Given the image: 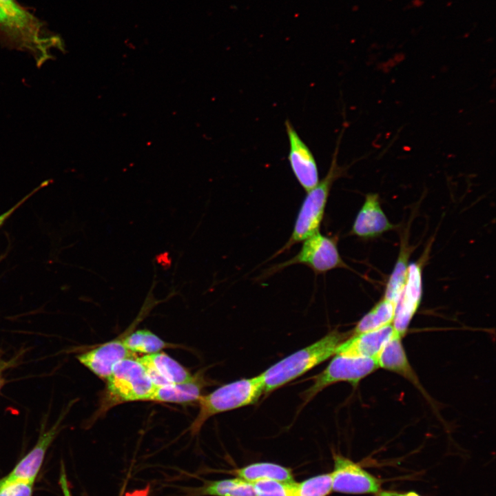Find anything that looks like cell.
Returning <instances> with one entry per match:
<instances>
[{
	"instance_id": "obj_1",
	"label": "cell",
	"mask_w": 496,
	"mask_h": 496,
	"mask_svg": "<svg viewBox=\"0 0 496 496\" xmlns=\"http://www.w3.org/2000/svg\"><path fill=\"white\" fill-rule=\"evenodd\" d=\"M350 333L338 329L275 363L260 374L263 393L269 394L335 355ZM351 336V335H350Z\"/></svg>"
},
{
	"instance_id": "obj_2",
	"label": "cell",
	"mask_w": 496,
	"mask_h": 496,
	"mask_svg": "<svg viewBox=\"0 0 496 496\" xmlns=\"http://www.w3.org/2000/svg\"><path fill=\"white\" fill-rule=\"evenodd\" d=\"M0 41L10 49L31 54L38 65L50 59L52 48L62 49L59 37L48 31L39 19H21L0 6Z\"/></svg>"
},
{
	"instance_id": "obj_3",
	"label": "cell",
	"mask_w": 496,
	"mask_h": 496,
	"mask_svg": "<svg viewBox=\"0 0 496 496\" xmlns=\"http://www.w3.org/2000/svg\"><path fill=\"white\" fill-rule=\"evenodd\" d=\"M341 135L338 137L327 175L316 186L307 192L298 214L291 236L274 256L320 231L332 185L346 172V168L339 166L337 161Z\"/></svg>"
},
{
	"instance_id": "obj_4",
	"label": "cell",
	"mask_w": 496,
	"mask_h": 496,
	"mask_svg": "<svg viewBox=\"0 0 496 496\" xmlns=\"http://www.w3.org/2000/svg\"><path fill=\"white\" fill-rule=\"evenodd\" d=\"M263 392L262 379L258 375L224 384L202 395L198 402L199 410L190 431L193 434L198 433L206 421L218 413L254 404Z\"/></svg>"
},
{
	"instance_id": "obj_5",
	"label": "cell",
	"mask_w": 496,
	"mask_h": 496,
	"mask_svg": "<svg viewBox=\"0 0 496 496\" xmlns=\"http://www.w3.org/2000/svg\"><path fill=\"white\" fill-rule=\"evenodd\" d=\"M156 387L136 358L118 362L107 380L105 408L118 404L149 401Z\"/></svg>"
},
{
	"instance_id": "obj_6",
	"label": "cell",
	"mask_w": 496,
	"mask_h": 496,
	"mask_svg": "<svg viewBox=\"0 0 496 496\" xmlns=\"http://www.w3.org/2000/svg\"><path fill=\"white\" fill-rule=\"evenodd\" d=\"M378 368L374 358L335 355L322 371L310 378L312 384L301 395L302 406L327 386L339 382H347L356 386L362 379Z\"/></svg>"
},
{
	"instance_id": "obj_7",
	"label": "cell",
	"mask_w": 496,
	"mask_h": 496,
	"mask_svg": "<svg viewBox=\"0 0 496 496\" xmlns=\"http://www.w3.org/2000/svg\"><path fill=\"white\" fill-rule=\"evenodd\" d=\"M302 242L300 250L295 256L273 266L267 271L266 276L297 264L307 266L316 274L337 268L350 269L340 255L337 237L324 236L319 231Z\"/></svg>"
},
{
	"instance_id": "obj_8",
	"label": "cell",
	"mask_w": 496,
	"mask_h": 496,
	"mask_svg": "<svg viewBox=\"0 0 496 496\" xmlns=\"http://www.w3.org/2000/svg\"><path fill=\"white\" fill-rule=\"evenodd\" d=\"M409 265L407 277L402 294L396 304L392 322L394 331L403 337L410 322L417 312L422 297V267L425 259Z\"/></svg>"
},
{
	"instance_id": "obj_9",
	"label": "cell",
	"mask_w": 496,
	"mask_h": 496,
	"mask_svg": "<svg viewBox=\"0 0 496 496\" xmlns=\"http://www.w3.org/2000/svg\"><path fill=\"white\" fill-rule=\"evenodd\" d=\"M334 463L331 473L332 490L351 494L379 491V480L356 463L341 455L335 456Z\"/></svg>"
},
{
	"instance_id": "obj_10",
	"label": "cell",
	"mask_w": 496,
	"mask_h": 496,
	"mask_svg": "<svg viewBox=\"0 0 496 496\" xmlns=\"http://www.w3.org/2000/svg\"><path fill=\"white\" fill-rule=\"evenodd\" d=\"M289 140L288 161L293 175L302 187L309 191L319 182L316 161L289 119L285 123Z\"/></svg>"
},
{
	"instance_id": "obj_11",
	"label": "cell",
	"mask_w": 496,
	"mask_h": 496,
	"mask_svg": "<svg viewBox=\"0 0 496 496\" xmlns=\"http://www.w3.org/2000/svg\"><path fill=\"white\" fill-rule=\"evenodd\" d=\"M396 225L391 223L384 212L379 194L369 193L355 218L350 234L362 239L378 237L393 230Z\"/></svg>"
},
{
	"instance_id": "obj_12",
	"label": "cell",
	"mask_w": 496,
	"mask_h": 496,
	"mask_svg": "<svg viewBox=\"0 0 496 496\" xmlns=\"http://www.w3.org/2000/svg\"><path fill=\"white\" fill-rule=\"evenodd\" d=\"M134 358L123 340H114L78 355L79 361L99 378L107 380L120 361Z\"/></svg>"
},
{
	"instance_id": "obj_13",
	"label": "cell",
	"mask_w": 496,
	"mask_h": 496,
	"mask_svg": "<svg viewBox=\"0 0 496 496\" xmlns=\"http://www.w3.org/2000/svg\"><path fill=\"white\" fill-rule=\"evenodd\" d=\"M136 360L156 387L182 383L193 376L187 369L163 352L147 354Z\"/></svg>"
},
{
	"instance_id": "obj_14",
	"label": "cell",
	"mask_w": 496,
	"mask_h": 496,
	"mask_svg": "<svg viewBox=\"0 0 496 496\" xmlns=\"http://www.w3.org/2000/svg\"><path fill=\"white\" fill-rule=\"evenodd\" d=\"M395 333L392 324L349 336L338 348L335 355L375 358Z\"/></svg>"
},
{
	"instance_id": "obj_15",
	"label": "cell",
	"mask_w": 496,
	"mask_h": 496,
	"mask_svg": "<svg viewBox=\"0 0 496 496\" xmlns=\"http://www.w3.org/2000/svg\"><path fill=\"white\" fill-rule=\"evenodd\" d=\"M60 422L59 418L56 424L41 435L34 447L16 465L11 473L3 478L34 483L43 464L46 451L59 431Z\"/></svg>"
},
{
	"instance_id": "obj_16",
	"label": "cell",
	"mask_w": 496,
	"mask_h": 496,
	"mask_svg": "<svg viewBox=\"0 0 496 496\" xmlns=\"http://www.w3.org/2000/svg\"><path fill=\"white\" fill-rule=\"evenodd\" d=\"M402 338L395 331L375 358L378 367L397 373L418 386V380L409 362Z\"/></svg>"
},
{
	"instance_id": "obj_17",
	"label": "cell",
	"mask_w": 496,
	"mask_h": 496,
	"mask_svg": "<svg viewBox=\"0 0 496 496\" xmlns=\"http://www.w3.org/2000/svg\"><path fill=\"white\" fill-rule=\"evenodd\" d=\"M204 386L203 375L198 373L188 381L156 387L149 401L178 404L198 402Z\"/></svg>"
},
{
	"instance_id": "obj_18",
	"label": "cell",
	"mask_w": 496,
	"mask_h": 496,
	"mask_svg": "<svg viewBox=\"0 0 496 496\" xmlns=\"http://www.w3.org/2000/svg\"><path fill=\"white\" fill-rule=\"evenodd\" d=\"M413 250L406 236L400 242L399 254L390 276L386 283L383 298L397 304L406 283L409 260Z\"/></svg>"
},
{
	"instance_id": "obj_19",
	"label": "cell",
	"mask_w": 496,
	"mask_h": 496,
	"mask_svg": "<svg viewBox=\"0 0 496 496\" xmlns=\"http://www.w3.org/2000/svg\"><path fill=\"white\" fill-rule=\"evenodd\" d=\"M396 304L382 297L357 323L351 335L392 324Z\"/></svg>"
},
{
	"instance_id": "obj_20",
	"label": "cell",
	"mask_w": 496,
	"mask_h": 496,
	"mask_svg": "<svg viewBox=\"0 0 496 496\" xmlns=\"http://www.w3.org/2000/svg\"><path fill=\"white\" fill-rule=\"evenodd\" d=\"M239 477L250 483L272 479L283 482H295L290 470L272 463H256L241 468L235 471Z\"/></svg>"
},
{
	"instance_id": "obj_21",
	"label": "cell",
	"mask_w": 496,
	"mask_h": 496,
	"mask_svg": "<svg viewBox=\"0 0 496 496\" xmlns=\"http://www.w3.org/2000/svg\"><path fill=\"white\" fill-rule=\"evenodd\" d=\"M125 347L130 351L152 354L176 345L168 343L149 330L141 329L132 333L123 340Z\"/></svg>"
},
{
	"instance_id": "obj_22",
	"label": "cell",
	"mask_w": 496,
	"mask_h": 496,
	"mask_svg": "<svg viewBox=\"0 0 496 496\" xmlns=\"http://www.w3.org/2000/svg\"><path fill=\"white\" fill-rule=\"evenodd\" d=\"M202 494L212 496H256L252 484L239 477L214 482L202 490Z\"/></svg>"
},
{
	"instance_id": "obj_23",
	"label": "cell",
	"mask_w": 496,
	"mask_h": 496,
	"mask_svg": "<svg viewBox=\"0 0 496 496\" xmlns=\"http://www.w3.org/2000/svg\"><path fill=\"white\" fill-rule=\"evenodd\" d=\"M332 490L331 473L318 475L296 484L294 496H326Z\"/></svg>"
},
{
	"instance_id": "obj_24",
	"label": "cell",
	"mask_w": 496,
	"mask_h": 496,
	"mask_svg": "<svg viewBox=\"0 0 496 496\" xmlns=\"http://www.w3.org/2000/svg\"><path fill=\"white\" fill-rule=\"evenodd\" d=\"M251 484L256 496H294L296 482L262 479Z\"/></svg>"
},
{
	"instance_id": "obj_25",
	"label": "cell",
	"mask_w": 496,
	"mask_h": 496,
	"mask_svg": "<svg viewBox=\"0 0 496 496\" xmlns=\"http://www.w3.org/2000/svg\"><path fill=\"white\" fill-rule=\"evenodd\" d=\"M33 482L0 479V496H32Z\"/></svg>"
},
{
	"instance_id": "obj_26",
	"label": "cell",
	"mask_w": 496,
	"mask_h": 496,
	"mask_svg": "<svg viewBox=\"0 0 496 496\" xmlns=\"http://www.w3.org/2000/svg\"><path fill=\"white\" fill-rule=\"evenodd\" d=\"M0 6H3L12 14L27 21L38 19L26 8L21 6L17 0H0Z\"/></svg>"
},
{
	"instance_id": "obj_27",
	"label": "cell",
	"mask_w": 496,
	"mask_h": 496,
	"mask_svg": "<svg viewBox=\"0 0 496 496\" xmlns=\"http://www.w3.org/2000/svg\"><path fill=\"white\" fill-rule=\"evenodd\" d=\"M37 190V189H36ZM35 191L30 193L28 195L23 198L20 201L15 204L12 207L9 209L8 211L0 214V228L6 223V221L12 216V214L20 207L34 193Z\"/></svg>"
},
{
	"instance_id": "obj_28",
	"label": "cell",
	"mask_w": 496,
	"mask_h": 496,
	"mask_svg": "<svg viewBox=\"0 0 496 496\" xmlns=\"http://www.w3.org/2000/svg\"><path fill=\"white\" fill-rule=\"evenodd\" d=\"M60 484L63 496H72L68 486L67 477L63 471L60 477Z\"/></svg>"
},
{
	"instance_id": "obj_29",
	"label": "cell",
	"mask_w": 496,
	"mask_h": 496,
	"mask_svg": "<svg viewBox=\"0 0 496 496\" xmlns=\"http://www.w3.org/2000/svg\"><path fill=\"white\" fill-rule=\"evenodd\" d=\"M401 494H398L393 492H381L377 496H400Z\"/></svg>"
},
{
	"instance_id": "obj_30",
	"label": "cell",
	"mask_w": 496,
	"mask_h": 496,
	"mask_svg": "<svg viewBox=\"0 0 496 496\" xmlns=\"http://www.w3.org/2000/svg\"><path fill=\"white\" fill-rule=\"evenodd\" d=\"M400 496H420V495L414 492H410V493H408L406 494H402V495L401 494Z\"/></svg>"
},
{
	"instance_id": "obj_31",
	"label": "cell",
	"mask_w": 496,
	"mask_h": 496,
	"mask_svg": "<svg viewBox=\"0 0 496 496\" xmlns=\"http://www.w3.org/2000/svg\"><path fill=\"white\" fill-rule=\"evenodd\" d=\"M1 380L0 379V388H1Z\"/></svg>"
}]
</instances>
